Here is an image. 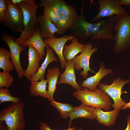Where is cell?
<instances>
[{
	"label": "cell",
	"instance_id": "1",
	"mask_svg": "<svg viewBox=\"0 0 130 130\" xmlns=\"http://www.w3.org/2000/svg\"><path fill=\"white\" fill-rule=\"evenodd\" d=\"M84 6L82 3L81 13L77 16L70 28L72 34L78 37L81 42L85 40L106 39L115 40L113 34L116 16L109 18L94 23L88 22L84 15Z\"/></svg>",
	"mask_w": 130,
	"mask_h": 130
},
{
	"label": "cell",
	"instance_id": "2",
	"mask_svg": "<svg viewBox=\"0 0 130 130\" xmlns=\"http://www.w3.org/2000/svg\"><path fill=\"white\" fill-rule=\"evenodd\" d=\"M21 9L23 14V32L17 39H13L14 41L22 46L23 43L29 38L35 32L39 23L36 12L39 6L36 4L35 0H23L17 5Z\"/></svg>",
	"mask_w": 130,
	"mask_h": 130
},
{
	"label": "cell",
	"instance_id": "3",
	"mask_svg": "<svg viewBox=\"0 0 130 130\" xmlns=\"http://www.w3.org/2000/svg\"><path fill=\"white\" fill-rule=\"evenodd\" d=\"M24 104L21 101L13 103L0 112V122H5L7 130H25L26 124L24 112Z\"/></svg>",
	"mask_w": 130,
	"mask_h": 130
},
{
	"label": "cell",
	"instance_id": "4",
	"mask_svg": "<svg viewBox=\"0 0 130 130\" xmlns=\"http://www.w3.org/2000/svg\"><path fill=\"white\" fill-rule=\"evenodd\" d=\"M83 90H76L72 93L73 96L82 103L94 108L99 107L109 111L112 104L109 95L103 90L97 88L94 91L87 88Z\"/></svg>",
	"mask_w": 130,
	"mask_h": 130
},
{
	"label": "cell",
	"instance_id": "5",
	"mask_svg": "<svg viewBox=\"0 0 130 130\" xmlns=\"http://www.w3.org/2000/svg\"><path fill=\"white\" fill-rule=\"evenodd\" d=\"M116 17L114 28V32H116L114 35L115 42L113 52L115 53H118L125 50L129 45L130 14L127 13Z\"/></svg>",
	"mask_w": 130,
	"mask_h": 130
},
{
	"label": "cell",
	"instance_id": "6",
	"mask_svg": "<svg viewBox=\"0 0 130 130\" xmlns=\"http://www.w3.org/2000/svg\"><path fill=\"white\" fill-rule=\"evenodd\" d=\"M7 10L4 22L2 23L14 32H23V14L21 8L13 3L11 0H6Z\"/></svg>",
	"mask_w": 130,
	"mask_h": 130
},
{
	"label": "cell",
	"instance_id": "7",
	"mask_svg": "<svg viewBox=\"0 0 130 130\" xmlns=\"http://www.w3.org/2000/svg\"><path fill=\"white\" fill-rule=\"evenodd\" d=\"M130 82V79H122L120 76L115 79L113 83L108 85L101 83L98 84L99 88L107 93L113 100L114 103L112 106L114 109L119 110L124 106L126 103L121 98L122 90L124 86Z\"/></svg>",
	"mask_w": 130,
	"mask_h": 130
},
{
	"label": "cell",
	"instance_id": "8",
	"mask_svg": "<svg viewBox=\"0 0 130 130\" xmlns=\"http://www.w3.org/2000/svg\"><path fill=\"white\" fill-rule=\"evenodd\" d=\"M98 2L99 4V11L92 19L93 22L103 18L113 16L117 17L128 13L120 4L119 0H98Z\"/></svg>",
	"mask_w": 130,
	"mask_h": 130
},
{
	"label": "cell",
	"instance_id": "9",
	"mask_svg": "<svg viewBox=\"0 0 130 130\" xmlns=\"http://www.w3.org/2000/svg\"><path fill=\"white\" fill-rule=\"evenodd\" d=\"M2 40L6 43L10 51L11 62L18 74L19 77L21 78L24 75V71L21 65L20 62L21 52L23 51L25 47L21 46L15 42L13 39L15 36L2 32L1 34Z\"/></svg>",
	"mask_w": 130,
	"mask_h": 130
},
{
	"label": "cell",
	"instance_id": "10",
	"mask_svg": "<svg viewBox=\"0 0 130 130\" xmlns=\"http://www.w3.org/2000/svg\"><path fill=\"white\" fill-rule=\"evenodd\" d=\"M98 50V48L93 47L91 43L85 44L84 48L80 54L72 59L75 62L74 69L76 70L83 69V71L80 72V75L84 79L86 78L88 75L89 71L96 73L90 67L89 61L92 55Z\"/></svg>",
	"mask_w": 130,
	"mask_h": 130
},
{
	"label": "cell",
	"instance_id": "11",
	"mask_svg": "<svg viewBox=\"0 0 130 130\" xmlns=\"http://www.w3.org/2000/svg\"><path fill=\"white\" fill-rule=\"evenodd\" d=\"M75 37L72 34L66 35L61 37L45 39V43L53 50L58 55L62 68L65 67L66 62L63 55V49L66 43L68 40H72Z\"/></svg>",
	"mask_w": 130,
	"mask_h": 130
},
{
	"label": "cell",
	"instance_id": "12",
	"mask_svg": "<svg viewBox=\"0 0 130 130\" xmlns=\"http://www.w3.org/2000/svg\"><path fill=\"white\" fill-rule=\"evenodd\" d=\"M65 71L60 75V78L57 82V84H67L71 86L77 90H83L82 88L76 82L74 71L75 62L72 60L66 61Z\"/></svg>",
	"mask_w": 130,
	"mask_h": 130
},
{
	"label": "cell",
	"instance_id": "13",
	"mask_svg": "<svg viewBox=\"0 0 130 130\" xmlns=\"http://www.w3.org/2000/svg\"><path fill=\"white\" fill-rule=\"evenodd\" d=\"M113 73V70L105 68L104 62L101 61L98 72L93 76L88 78L80 86L83 88H87L90 91H94L96 89L97 86L102 79L108 74Z\"/></svg>",
	"mask_w": 130,
	"mask_h": 130
},
{
	"label": "cell",
	"instance_id": "14",
	"mask_svg": "<svg viewBox=\"0 0 130 130\" xmlns=\"http://www.w3.org/2000/svg\"><path fill=\"white\" fill-rule=\"evenodd\" d=\"M22 46L25 47L30 46L35 48L40 55L41 60L43 59V56L46 55L45 48L49 46L45 43L41 36L39 25L34 33L23 43Z\"/></svg>",
	"mask_w": 130,
	"mask_h": 130
},
{
	"label": "cell",
	"instance_id": "15",
	"mask_svg": "<svg viewBox=\"0 0 130 130\" xmlns=\"http://www.w3.org/2000/svg\"><path fill=\"white\" fill-rule=\"evenodd\" d=\"M28 47L29 64L27 69L24 71V76L29 80L39 68L41 58L39 53L35 48L30 46Z\"/></svg>",
	"mask_w": 130,
	"mask_h": 130
},
{
	"label": "cell",
	"instance_id": "16",
	"mask_svg": "<svg viewBox=\"0 0 130 130\" xmlns=\"http://www.w3.org/2000/svg\"><path fill=\"white\" fill-rule=\"evenodd\" d=\"M120 110L114 109L111 111L104 112L99 107L94 109V113L98 123L108 127L113 126L115 124Z\"/></svg>",
	"mask_w": 130,
	"mask_h": 130
},
{
	"label": "cell",
	"instance_id": "17",
	"mask_svg": "<svg viewBox=\"0 0 130 130\" xmlns=\"http://www.w3.org/2000/svg\"><path fill=\"white\" fill-rule=\"evenodd\" d=\"M94 108L82 103L79 106L74 107L69 116L68 128L71 127L72 121L78 118L93 120L96 118L94 111Z\"/></svg>",
	"mask_w": 130,
	"mask_h": 130
},
{
	"label": "cell",
	"instance_id": "18",
	"mask_svg": "<svg viewBox=\"0 0 130 130\" xmlns=\"http://www.w3.org/2000/svg\"><path fill=\"white\" fill-rule=\"evenodd\" d=\"M40 26V33L43 39L56 38L54 33H58V30L53 24L44 14L38 17Z\"/></svg>",
	"mask_w": 130,
	"mask_h": 130
},
{
	"label": "cell",
	"instance_id": "19",
	"mask_svg": "<svg viewBox=\"0 0 130 130\" xmlns=\"http://www.w3.org/2000/svg\"><path fill=\"white\" fill-rule=\"evenodd\" d=\"M61 72L59 68L55 67L53 68L48 69L46 74L48 83V99L50 102L54 100L53 95L56 88L58 78Z\"/></svg>",
	"mask_w": 130,
	"mask_h": 130
},
{
	"label": "cell",
	"instance_id": "20",
	"mask_svg": "<svg viewBox=\"0 0 130 130\" xmlns=\"http://www.w3.org/2000/svg\"><path fill=\"white\" fill-rule=\"evenodd\" d=\"M46 48V58L40 67L29 80L31 82L39 81L42 79H45V74L48 65L52 62L58 61L55 56L53 49L49 46L47 47Z\"/></svg>",
	"mask_w": 130,
	"mask_h": 130
},
{
	"label": "cell",
	"instance_id": "21",
	"mask_svg": "<svg viewBox=\"0 0 130 130\" xmlns=\"http://www.w3.org/2000/svg\"><path fill=\"white\" fill-rule=\"evenodd\" d=\"M84 47L85 45L79 42L78 37L73 39L70 45L64 47L63 55L65 61L72 60L78 53L81 52Z\"/></svg>",
	"mask_w": 130,
	"mask_h": 130
},
{
	"label": "cell",
	"instance_id": "22",
	"mask_svg": "<svg viewBox=\"0 0 130 130\" xmlns=\"http://www.w3.org/2000/svg\"><path fill=\"white\" fill-rule=\"evenodd\" d=\"M47 80L42 79L40 81L31 82L29 87L30 93L32 95L40 96L43 98H48L47 90H46Z\"/></svg>",
	"mask_w": 130,
	"mask_h": 130
},
{
	"label": "cell",
	"instance_id": "23",
	"mask_svg": "<svg viewBox=\"0 0 130 130\" xmlns=\"http://www.w3.org/2000/svg\"><path fill=\"white\" fill-rule=\"evenodd\" d=\"M77 17L75 18L69 17L62 14L59 16L55 25L58 31L57 33L59 34H62L68 30L70 29Z\"/></svg>",
	"mask_w": 130,
	"mask_h": 130
},
{
	"label": "cell",
	"instance_id": "24",
	"mask_svg": "<svg viewBox=\"0 0 130 130\" xmlns=\"http://www.w3.org/2000/svg\"><path fill=\"white\" fill-rule=\"evenodd\" d=\"M10 56V51L0 48V68L2 69L4 72H9L13 69V66L9 60Z\"/></svg>",
	"mask_w": 130,
	"mask_h": 130
},
{
	"label": "cell",
	"instance_id": "25",
	"mask_svg": "<svg viewBox=\"0 0 130 130\" xmlns=\"http://www.w3.org/2000/svg\"><path fill=\"white\" fill-rule=\"evenodd\" d=\"M50 104L58 109L61 117L65 119L69 117L70 114L74 108L70 104L58 103L54 100L50 102Z\"/></svg>",
	"mask_w": 130,
	"mask_h": 130
},
{
	"label": "cell",
	"instance_id": "26",
	"mask_svg": "<svg viewBox=\"0 0 130 130\" xmlns=\"http://www.w3.org/2000/svg\"><path fill=\"white\" fill-rule=\"evenodd\" d=\"M60 6L62 14L67 17L75 18L78 16V13L73 6L68 4L63 0H61Z\"/></svg>",
	"mask_w": 130,
	"mask_h": 130
},
{
	"label": "cell",
	"instance_id": "27",
	"mask_svg": "<svg viewBox=\"0 0 130 130\" xmlns=\"http://www.w3.org/2000/svg\"><path fill=\"white\" fill-rule=\"evenodd\" d=\"M61 0H41L39 5L40 7L47 5L59 16L62 15L60 6Z\"/></svg>",
	"mask_w": 130,
	"mask_h": 130
},
{
	"label": "cell",
	"instance_id": "28",
	"mask_svg": "<svg viewBox=\"0 0 130 130\" xmlns=\"http://www.w3.org/2000/svg\"><path fill=\"white\" fill-rule=\"evenodd\" d=\"M0 104L6 102H11L13 103H18L21 101L19 98L12 96L7 88L0 89Z\"/></svg>",
	"mask_w": 130,
	"mask_h": 130
},
{
	"label": "cell",
	"instance_id": "29",
	"mask_svg": "<svg viewBox=\"0 0 130 130\" xmlns=\"http://www.w3.org/2000/svg\"><path fill=\"white\" fill-rule=\"evenodd\" d=\"M13 81V76L8 72H0V87L7 88L10 87Z\"/></svg>",
	"mask_w": 130,
	"mask_h": 130
},
{
	"label": "cell",
	"instance_id": "30",
	"mask_svg": "<svg viewBox=\"0 0 130 130\" xmlns=\"http://www.w3.org/2000/svg\"><path fill=\"white\" fill-rule=\"evenodd\" d=\"M44 8L43 14L54 24L56 25L59 16L47 5H44Z\"/></svg>",
	"mask_w": 130,
	"mask_h": 130
},
{
	"label": "cell",
	"instance_id": "31",
	"mask_svg": "<svg viewBox=\"0 0 130 130\" xmlns=\"http://www.w3.org/2000/svg\"><path fill=\"white\" fill-rule=\"evenodd\" d=\"M7 10L6 0H0V24L2 23L6 17Z\"/></svg>",
	"mask_w": 130,
	"mask_h": 130
},
{
	"label": "cell",
	"instance_id": "32",
	"mask_svg": "<svg viewBox=\"0 0 130 130\" xmlns=\"http://www.w3.org/2000/svg\"><path fill=\"white\" fill-rule=\"evenodd\" d=\"M40 130H53L47 124L45 123L41 122L39 126ZM76 127L68 128V129L65 130H74L77 128Z\"/></svg>",
	"mask_w": 130,
	"mask_h": 130
},
{
	"label": "cell",
	"instance_id": "33",
	"mask_svg": "<svg viewBox=\"0 0 130 130\" xmlns=\"http://www.w3.org/2000/svg\"><path fill=\"white\" fill-rule=\"evenodd\" d=\"M121 4L130 6V0H119Z\"/></svg>",
	"mask_w": 130,
	"mask_h": 130
},
{
	"label": "cell",
	"instance_id": "34",
	"mask_svg": "<svg viewBox=\"0 0 130 130\" xmlns=\"http://www.w3.org/2000/svg\"><path fill=\"white\" fill-rule=\"evenodd\" d=\"M127 126L125 130H130V116L128 115L127 117Z\"/></svg>",
	"mask_w": 130,
	"mask_h": 130
},
{
	"label": "cell",
	"instance_id": "35",
	"mask_svg": "<svg viewBox=\"0 0 130 130\" xmlns=\"http://www.w3.org/2000/svg\"><path fill=\"white\" fill-rule=\"evenodd\" d=\"M23 0H12V2L13 4L18 5L20 4Z\"/></svg>",
	"mask_w": 130,
	"mask_h": 130
},
{
	"label": "cell",
	"instance_id": "36",
	"mask_svg": "<svg viewBox=\"0 0 130 130\" xmlns=\"http://www.w3.org/2000/svg\"><path fill=\"white\" fill-rule=\"evenodd\" d=\"M2 122H0V130H7V127L2 124Z\"/></svg>",
	"mask_w": 130,
	"mask_h": 130
},
{
	"label": "cell",
	"instance_id": "37",
	"mask_svg": "<svg viewBox=\"0 0 130 130\" xmlns=\"http://www.w3.org/2000/svg\"><path fill=\"white\" fill-rule=\"evenodd\" d=\"M130 108V102L128 103H126L125 105L121 108L120 110H125L126 108Z\"/></svg>",
	"mask_w": 130,
	"mask_h": 130
},
{
	"label": "cell",
	"instance_id": "38",
	"mask_svg": "<svg viewBox=\"0 0 130 130\" xmlns=\"http://www.w3.org/2000/svg\"><path fill=\"white\" fill-rule=\"evenodd\" d=\"M76 130H82L81 128H79Z\"/></svg>",
	"mask_w": 130,
	"mask_h": 130
},
{
	"label": "cell",
	"instance_id": "39",
	"mask_svg": "<svg viewBox=\"0 0 130 130\" xmlns=\"http://www.w3.org/2000/svg\"><path fill=\"white\" fill-rule=\"evenodd\" d=\"M129 46H130V42H129Z\"/></svg>",
	"mask_w": 130,
	"mask_h": 130
}]
</instances>
